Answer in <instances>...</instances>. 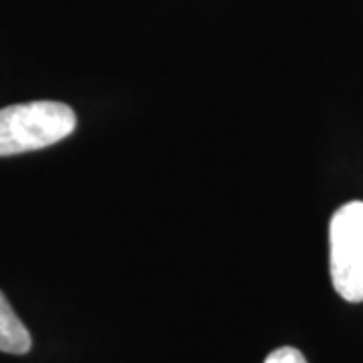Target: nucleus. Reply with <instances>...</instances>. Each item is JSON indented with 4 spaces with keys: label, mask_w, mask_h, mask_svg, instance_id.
Wrapping results in <instances>:
<instances>
[{
    "label": "nucleus",
    "mask_w": 363,
    "mask_h": 363,
    "mask_svg": "<svg viewBox=\"0 0 363 363\" xmlns=\"http://www.w3.org/2000/svg\"><path fill=\"white\" fill-rule=\"evenodd\" d=\"M30 345H33L30 333L26 331L18 315L14 313L9 298L0 291V351L23 355L30 350Z\"/></svg>",
    "instance_id": "3"
},
{
    "label": "nucleus",
    "mask_w": 363,
    "mask_h": 363,
    "mask_svg": "<svg viewBox=\"0 0 363 363\" xmlns=\"http://www.w3.org/2000/svg\"><path fill=\"white\" fill-rule=\"evenodd\" d=\"M77 128L75 111L59 101H30L0 109V156L43 150Z\"/></svg>",
    "instance_id": "1"
},
{
    "label": "nucleus",
    "mask_w": 363,
    "mask_h": 363,
    "mask_svg": "<svg viewBox=\"0 0 363 363\" xmlns=\"http://www.w3.org/2000/svg\"><path fill=\"white\" fill-rule=\"evenodd\" d=\"M329 272L339 297L363 301V202L339 208L329 222Z\"/></svg>",
    "instance_id": "2"
},
{
    "label": "nucleus",
    "mask_w": 363,
    "mask_h": 363,
    "mask_svg": "<svg viewBox=\"0 0 363 363\" xmlns=\"http://www.w3.org/2000/svg\"><path fill=\"white\" fill-rule=\"evenodd\" d=\"M264 363H307V359L295 347H279L264 359Z\"/></svg>",
    "instance_id": "4"
}]
</instances>
